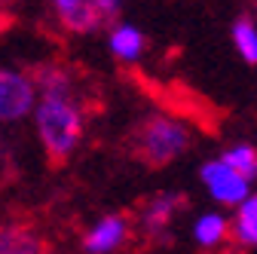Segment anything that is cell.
Segmentation results:
<instances>
[{"instance_id":"cell-1","label":"cell","mask_w":257,"mask_h":254,"mask_svg":"<svg viewBox=\"0 0 257 254\" xmlns=\"http://www.w3.org/2000/svg\"><path fill=\"white\" fill-rule=\"evenodd\" d=\"M34 129L40 138V147L46 153V160L52 166H64L77 153L83 141V107L77 101V95H37L34 101Z\"/></svg>"},{"instance_id":"cell-2","label":"cell","mask_w":257,"mask_h":254,"mask_svg":"<svg viewBox=\"0 0 257 254\" xmlns=\"http://www.w3.org/2000/svg\"><path fill=\"white\" fill-rule=\"evenodd\" d=\"M190 144H193V132L184 119L169 116V113H153L135 129L132 150L144 166L166 169L181 160L190 150Z\"/></svg>"},{"instance_id":"cell-3","label":"cell","mask_w":257,"mask_h":254,"mask_svg":"<svg viewBox=\"0 0 257 254\" xmlns=\"http://www.w3.org/2000/svg\"><path fill=\"white\" fill-rule=\"evenodd\" d=\"M122 0H52L58 25L71 34H95L119 19Z\"/></svg>"},{"instance_id":"cell-4","label":"cell","mask_w":257,"mask_h":254,"mask_svg":"<svg viewBox=\"0 0 257 254\" xmlns=\"http://www.w3.org/2000/svg\"><path fill=\"white\" fill-rule=\"evenodd\" d=\"M37 101V86L31 71L0 68V122H19L31 116Z\"/></svg>"},{"instance_id":"cell-5","label":"cell","mask_w":257,"mask_h":254,"mask_svg":"<svg viewBox=\"0 0 257 254\" xmlns=\"http://www.w3.org/2000/svg\"><path fill=\"white\" fill-rule=\"evenodd\" d=\"M199 181L208 190V196L220 205H239L251 193V181L233 172L223 160H208L199 169Z\"/></svg>"},{"instance_id":"cell-6","label":"cell","mask_w":257,"mask_h":254,"mask_svg":"<svg viewBox=\"0 0 257 254\" xmlns=\"http://www.w3.org/2000/svg\"><path fill=\"white\" fill-rule=\"evenodd\" d=\"M125 239H128V217L125 214H104L101 220H95V224L86 230L83 248L89 254H110Z\"/></svg>"},{"instance_id":"cell-7","label":"cell","mask_w":257,"mask_h":254,"mask_svg":"<svg viewBox=\"0 0 257 254\" xmlns=\"http://www.w3.org/2000/svg\"><path fill=\"white\" fill-rule=\"evenodd\" d=\"M181 208H184V196L181 193H156L153 199H147V205L141 208V227H144V233L166 236Z\"/></svg>"},{"instance_id":"cell-8","label":"cell","mask_w":257,"mask_h":254,"mask_svg":"<svg viewBox=\"0 0 257 254\" xmlns=\"http://www.w3.org/2000/svg\"><path fill=\"white\" fill-rule=\"evenodd\" d=\"M0 254H49V245L25 224H0Z\"/></svg>"},{"instance_id":"cell-9","label":"cell","mask_w":257,"mask_h":254,"mask_svg":"<svg viewBox=\"0 0 257 254\" xmlns=\"http://www.w3.org/2000/svg\"><path fill=\"white\" fill-rule=\"evenodd\" d=\"M110 28V34H107V46L113 52V58L119 61H138L147 49V40L144 34L135 28V25H125V22H113L107 25Z\"/></svg>"},{"instance_id":"cell-10","label":"cell","mask_w":257,"mask_h":254,"mask_svg":"<svg viewBox=\"0 0 257 254\" xmlns=\"http://www.w3.org/2000/svg\"><path fill=\"white\" fill-rule=\"evenodd\" d=\"M233 208H236L233 217H227L230 220V236H233V242L242 245V248H254L257 245V196L248 193Z\"/></svg>"},{"instance_id":"cell-11","label":"cell","mask_w":257,"mask_h":254,"mask_svg":"<svg viewBox=\"0 0 257 254\" xmlns=\"http://www.w3.org/2000/svg\"><path fill=\"white\" fill-rule=\"evenodd\" d=\"M227 236H230V220L220 211H205L193 224V239L202 248H217L220 242H227Z\"/></svg>"},{"instance_id":"cell-12","label":"cell","mask_w":257,"mask_h":254,"mask_svg":"<svg viewBox=\"0 0 257 254\" xmlns=\"http://www.w3.org/2000/svg\"><path fill=\"white\" fill-rule=\"evenodd\" d=\"M233 46L245 65H257V25L251 16H239L233 22Z\"/></svg>"},{"instance_id":"cell-13","label":"cell","mask_w":257,"mask_h":254,"mask_svg":"<svg viewBox=\"0 0 257 254\" xmlns=\"http://www.w3.org/2000/svg\"><path fill=\"white\" fill-rule=\"evenodd\" d=\"M223 163H227L233 172H239L242 178H248V181H254V175H257V150L251 147V144H230L227 150H223V156H220Z\"/></svg>"}]
</instances>
